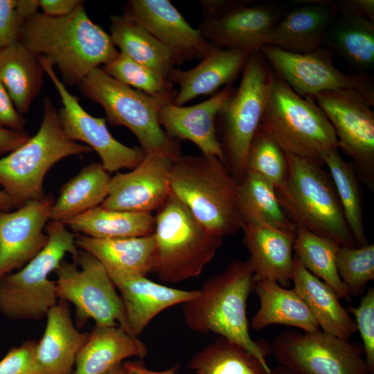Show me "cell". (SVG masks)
<instances>
[{
	"label": "cell",
	"mask_w": 374,
	"mask_h": 374,
	"mask_svg": "<svg viewBox=\"0 0 374 374\" xmlns=\"http://www.w3.org/2000/svg\"><path fill=\"white\" fill-rule=\"evenodd\" d=\"M19 42L59 69L64 84H78L118 53L110 35L87 15L83 2L67 15L37 12L21 27Z\"/></svg>",
	"instance_id": "1"
},
{
	"label": "cell",
	"mask_w": 374,
	"mask_h": 374,
	"mask_svg": "<svg viewBox=\"0 0 374 374\" xmlns=\"http://www.w3.org/2000/svg\"><path fill=\"white\" fill-rule=\"evenodd\" d=\"M254 283L249 259L234 260L221 273L208 278L195 298L182 304V314L190 330L213 332L235 341L269 367L267 348L254 341L249 333L246 308Z\"/></svg>",
	"instance_id": "2"
},
{
	"label": "cell",
	"mask_w": 374,
	"mask_h": 374,
	"mask_svg": "<svg viewBox=\"0 0 374 374\" xmlns=\"http://www.w3.org/2000/svg\"><path fill=\"white\" fill-rule=\"evenodd\" d=\"M170 182L172 193L212 233L223 238L241 229L239 181L219 158L181 155L173 163Z\"/></svg>",
	"instance_id": "3"
},
{
	"label": "cell",
	"mask_w": 374,
	"mask_h": 374,
	"mask_svg": "<svg viewBox=\"0 0 374 374\" xmlns=\"http://www.w3.org/2000/svg\"><path fill=\"white\" fill-rule=\"evenodd\" d=\"M287 172L276 188L279 204L296 226L356 247L330 173L308 160L285 152Z\"/></svg>",
	"instance_id": "4"
},
{
	"label": "cell",
	"mask_w": 374,
	"mask_h": 374,
	"mask_svg": "<svg viewBox=\"0 0 374 374\" xmlns=\"http://www.w3.org/2000/svg\"><path fill=\"white\" fill-rule=\"evenodd\" d=\"M272 73L260 127L283 152L323 167L338 150L332 124L313 96H300Z\"/></svg>",
	"instance_id": "5"
},
{
	"label": "cell",
	"mask_w": 374,
	"mask_h": 374,
	"mask_svg": "<svg viewBox=\"0 0 374 374\" xmlns=\"http://www.w3.org/2000/svg\"><path fill=\"white\" fill-rule=\"evenodd\" d=\"M152 272L178 283L199 276L222 244V238L202 224L171 191L154 215Z\"/></svg>",
	"instance_id": "6"
},
{
	"label": "cell",
	"mask_w": 374,
	"mask_h": 374,
	"mask_svg": "<svg viewBox=\"0 0 374 374\" xmlns=\"http://www.w3.org/2000/svg\"><path fill=\"white\" fill-rule=\"evenodd\" d=\"M43 106V117L37 134L0 159V186L21 206L28 201L46 196L44 177L56 163L69 156L92 151L65 134L58 111L48 97L44 98Z\"/></svg>",
	"instance_id": "7"
},
{
	"label": "cell",
	"mask_w": 374,
	"mask_h": 374,
	"mask_svg": "<svg viewBox=\"0 0 374 374\" xmlns=\"http://www.w3.org/2000/svg\"><path fill=\"white\" fill-rule=\"evenodd\" d=\"M48 240L27 264L0 278V312L8 318L40 319L57 303L55 281L48 278L66 253L75 260V234L62 222L51 220L45 227Z\"/></svg>",
	"instance_id": "8"
},
{
	"label": "cell",
	"mask_w": 374,
	"mask_h": 374,
	"mask_svg": "<svg viewBox=\"0 0 374 374\" xmlns=\"http://www.w3.org/2000/svg\"><path fill=\"white\" fill-rule=\"evenodd\" d=\"M78 86L85 98L103 107L112 125L128 128L145 154L161 151L175 159L181 155L179 143L166 134L159 121L161 104L172 100L133 89L99 67L93 69Z\"/></svg>",
	"instance_id": "9"
},
{
	"label": "cell",
	"mask_w": 374,
	"mask_h": 374,
	"mask_svg": "<svg viewBox=\"0 0 374 374\" xmlns=\"http://www.w3.org/2000/svg\"><path fill=\"white\" fill-rule=\"evenodd\" d=\"M238 88L218 113L225 162L240 181L252 139L260 125L269 91L272 71L260 51L249 54Z\"/></svg>",
	"instance_id": "10"
},
{
	"label": "cell",
	"mask_w": 374,
	"mask_h": 374,
	"mask_svg": "<svg viewBox=\"0 0 374 374\" xmlns=\"http://www.w3.org/2000/svg\"><path fill=\"white\" fill-rule=\"evenodd\" d=\"M55 272L57 298L75 305L79 326L92 319L97 326H120L131 334L123 301L96 257L79 250L74 262L62 260Z\"/></svg>",
	"instance_id": "11"
},
{
	"label": "cell",
	"mask_w": 374,
	"mask_h": 374,
	"mask_svg": "<svg viewBox=\"0 0 374 374\" xmlns=\"http://www.w3.org/2000/svg\"><path fill=\"white\" fill-rule=\"evenodd\" d=\"M271 350L279 366L299 374H371L361 346L320 329L282 332Z\"/></svg>",
	"instance_id": "12"
},
{
	"label": "cell",
	"mask_w": 374,
	"mask_h": 374,
	"mask_svg": "<svg viewBox=\"0 0 374 374\" xmlns=\"http://www.w3.org/2000/svg\"><path fill=\"white\" fill-rule=\"evenodd\" d=\"M335 130L338 149L348 157L357 177L374 186V105L353 89L320 92L313 96Z\"/></svg>",
	"instance_id": "13"
},
{
	"label": "cell",
	"mask_w": 374,
	"mask_h": 374,
	"mask_svg": "<svg viewBox=\"0 0 374 374\" xmlns=\"http://www.w3.org/2000/svg\"><path fill=\"white\" fill-rule=\"evenodd\" d=\"M271 71L301 97L353 89L374 105V84L364 75H348L335 65L332 52L321 47L299 54L264 45L260 49Z\"/></svg>",
	"instance_id": "14"
},
{
	"label": "cell",
	"mask_w": 374,
	"mask_h": 374,
	"mask_svg": "<svg viewBox=\"0 0 374 374\" xmlns=\"http://www.w3.org/2000/svg\"><path fill=\"white\" fill-rule=\"evenodd\" d=\"M38 59L62 99L63 106L58 114L65 134L74 141L85 143L95 150L108 172L136 168L145 155L143 150L140 147L127 146L116 140L109 132L105 118L94 117L86 112L78 98L69 93L57 76L53 66L44 58Z\"/></svg>",
	"instance_id": "15"
},
{
	"label": "cell",
	"mask_w": 374,
	"mask_h": 374,
	"mask_svg": "<svg viewBox=\"0 0 374 374\" xmlns=\"http://www.w3.org/2000/svg\"><path fill=\"white\" fill-rule=\"evenodd\" d=\"M177 159L161 151L146 153L132 171L112 177L100 207L113 211L151 213L171 193L170 177Z\"/></svg>",
	"instance_id": "16"
},
{
	"label": "cell",
	"mask_w": 374,
	"mask_h": 374,
	"mask_svg": "<svg viewBox=\"0 0 374 374\" xmlns=\"http://www.w3.org/2000/svg\"><path fill=\"white\" fill-rule=\"evenodd\" d=\"M55 201L50 193L14 211L0 212V278L22 268L46 246L44 229Z\"/></svg>",
	"instance_id": "17"
},
{
	"label": "cell",
	"mask_w": 374,
	"mask_h": 374,
	"mask_svg": "<svg viewBox=\"0 0 374 374\" xmlns=\"http://www.w3.org/2000/svg\"><path fill=\"white\" fill-rule=\"evenodd\" d=\"M123 16L153 35L183 62L202 60L215 47L168 0H130Z\"/></svg>",
	"instance_id": "18"
},
{
	"label": "cell",
	"mask_w": 374,
	"mask_h": 374,
	"mask_svg": "<svg viewBox=\"0 0 374 374\" xmlns=\"http://www.w3.org/2000/svg\"><path fill=\"white\" fill-rule=\"evenodd\" d=\"M257 2L215 19H202L197 29L206 40L217 48L250 53L260 51L286 11L280 4Z\"/></svg>",
	"instance_id": "19"
},
{
	"label": "cell",
	"mask_w": 374,
	"mask_h": 374,
	"mask_svg": "<svg viewBox=\"0 0 374 374\" xmlns=\"http://www.w3.org/2000/svg\"><path fill=\"white\" fill-rule=\"evenodd\" d=\"M235 89L231 84L225 86L206 100L188 107L177 106L172 101H164L159 108V123L172 139L190 141L202 153L216 157L225 162L215 121L219 112Z\"/></svg>",
	"instance_id": "20"
},
{
	"label": "cell",
	"mask_w": 374,
	"mask_h": 374,
	"mask_svg": "<svg viewBox=\"0 0 374 374\" xmlns=\"http://www.w3.org/2000/svg\"><path fill=\"white\" fill-rule=\"evenodd\" d=\"M121 294L131 334L140 335L159 313L195 298L196 290H182L157 283L145 276L106 269Z\"/></svg>",
	"instance_id": "21"
},
{
	"label": "cell",
	"mask_w": 374,
	"mask_h": 374,
	"mask_svg": "<svg viewBox=\"0 0 374 374\" xmlns=\"http://www.w3.org/2000/svg\"><path fill=\"white\" fill-rule=\"evenodd\" d=\"M297 2L302 5L286 12L271 31L265 45L299 54L321 48L328 28L338 15L336 2L328 0Z\"/></svg>",
	"instance_id": "22"
},
{
	"label": "cell",
	"mask_w": 374,
	"mask_h": 374,
	"mask_svg": "<svg viewBox=\"0 0 374 374\" xmlns=\"http://www.w3.org/2000/svg\"><path fill=\"white\" fill-rule=\"evenodd\" d=\"M250 53L215 46L196 66L189 70L175 68L169 80L179 87L172 103L183 106L201 95H210L222 86L231 85L242 71Z\"/></svg>",
	"instance_id": "23"
},
{
	"label": "cell",
	"mask_w": 374,
	"mask_h": 374,
	"mask_svg": "<svg viewBox=\"0 0 374 374\" xmlns=\"http://www.w3.org/2000/svg\"><path fill=\"white\" fill-rule=\"evenodd\" d=\"M243 242L254 280H271L287 287L294 267L295 234L262 224H243Z\"/></svg>",
	"instance_id": "24"
},
{
	"label": "cell",
	"mask_w": 374,
	"mask_h": 374,
	"mask_svg": "<svg viewBox=\"0 0 374 374\" xmlns=\"http://www.w3.org/2000/svg\"><path fill=\"white\" fill-rule=\"evenodd\" d=\"M37 358L46 374H71L76 357L88 339L73 325L67 302L60 300L46 314Z\"/></svg>",
	"instance_id": "25"
},
{
	"label": "cell",
	"mask_w": 374,
	"mask_h": 374,
	"mask_svg": "<svg viewBox=\"0 0 374 374\" xmlns=\"http://www.w3.org/2000/svg\"><path fill=\"white\" fill-rule=\"evenodd\" d=\"M291 281L293 289L308 307L320 330L350 341L357 332L355 321L341 305L335 292L309 272L294 256Z\"/></svg>",
	"instance_id": "26"
},
{
	"label": "cell",
	"mask_w": 374,
	"mask_h": 374,
	"mask_svg": "<svg viewBox=\"0 0 374 374\" xmlns=\"http://www.w3.org/2000/svg\"><path fill=\"white\" fill-rule=\"evenodd\" d=\"M147 355L143 342L121 326L96 325L76 357L73 374H105L127 358Z\"/></svg>",
	"instance_id": "27"
},
{
	"label": "cell",
	"mask_w": 374,
	"mask_h": 374,
	"mask_svg": "<svg viewBox=\"0 0 374 374\" xmlns=\"http://www.w3.org/2000/svg\"><path fill=\"white\" fill-rule=\"evenodd\" d=\"M253 290L260 301L250 323L253 330H260L272 324L296 327L303 332L320 329L308 307L293 288L265 279L255 281Z\"/></svg>",
	"instance_id": "28"
},
{
	"label": "cell",
	"mask_w": 374,
	"mask_h": 374,
	"mask_svg": "<svg viewBox=\"0 0 374 374\" xmlns=\"http://www.w3.org/2000/svg\"><path fill=\"white\" fill-rule=\"evenodd\" d=\"M75 244L96 257L105 269L145 276L152 271L155 254L153 234L114 239L75 234Z\"/></svg>",
	"instance_id": "29"
},
{
	"label": "cell",
	"mask_w": 374,
	"mask_h": 374,
	"mask_svg": "<svg viewBox=\"0 0 374 374\" xmlns=\"http://www.w3.org/2000/svg\"><path fill=\"white\" fill-rule=\"evenodd\" d=\"M44 73L38 57L21 42L0 49V81L21 114L39 93Z\"/></svg>",
	"instance_id": "30"
},
{
	"label": "cell",
	"mask_w": 374,
	"mask_h": 374,
	"mask_svg": "<svg viewBox=\"0 0 374 374\" xmlns=\"http://www.w3.org/2000/svg\"><path fill=\"white\" fill-rule=\"evenodd\" d=\"M110 36L120 53L169 79L176 65L183 63L166 46L123 15L110 16Z\"/></svg>",
	"instance_id": "31"
},
{
	"label": "cell",
	"mask_w": 374,
	"mask_h": 374,
	"mask_svg": "<svg viewBox=\"0 0 374 374\" xmlns=\"http://www.w3.org/2000/svg\"><path fill=\"white\" fill-rule=\"evenodd\" d=\"M112 177L101 163L93 162L60 189L51 211V220L64 222L93 209L105 201Z\"/></svg>",
	"instance_id": "32"
},
{
	"label": "cell",
	"mask_w": 374,
	"mask_h": 374,
	"mask_svg": "<svg viewBox=\"0 0 374 374\" xmlns=\"http://www.w3.org/2000/svg\"><path fill=\"white\" fill-rule=\"evenodd\" d=\"M73 232L99 239L141 237L152 234V213L108 210L100 206L65 220Z\"/></svg>",
	"instance_id": "33"
},
{
	"label": "cell",
	"mask_w": 374,
	"mask_h": 374,
	"mask_svg": "<svg viewBox=\"0 0 374 374\" xmlns=\"http://www.w3.org/2000/svg\"><path fill=\"white\" fill-rule=\"evenodd\" d=\"M238 202L243 224H262L296 233L277 198L276 188L259 175L247 170L239 181Z\"/></svg>",
	"instance_id": "34"
},
{
	"label": "cell",
	"mask_w": 374,
	"mask_h": 374,
	"mask_svg": "<svg viewBox=\"0 0 374 374\" xmlns=\"http://www.w3.org/2000/svg\"><path fill=\"white\" fill-rule=\"evenodd\" d=\"M328 28L324 42L354 67L374 66V22L355 15L338 13Z\"/></svg>",
	"instance_id": "35"
},
{
	"label": "cell",
	"mask_w": 374,
	"mask_h": 374,
	"mask_svg": "<svg viewBox=\"0 0 374 374\" xmlns=\"http://www.w3.org/2000/svg\"><path fill=\"white\" fill-rule=\"evenodd\" d=\"M188 367L195 374H271L272 370L240 344L220 336L199 350Z\"/></svg>",
	"instance_id": "36"
},
{
	"label": "cell",
	"mask_w": 374,
	"mask_h": 374,
	"mask_svg": "<svg viewBox=\"0 0 374 374\" xmlns=\"http://www.w3.org/2000/svg\"><path fill=\"white\" fill-rule=\"evenodd\" d=\"M340 245L336 242L296 227L294 256L312 275L328 285L339 299L350 301V296L337 269V254Z\"/></svg>",
	"instance_id": "37"
},
{
	"label": "cell",
	"mask_w": 374,
	"mask_h": 374,
	"mask_svg": "<svg viewBox=\"0 0 374 374\" xmlns=\"http://www.w3.org/2000/svg\"><path fill=\"white\" fill-rule=\"evenodd\" d=\"M324 166L328 168L357 246L366 245L368 242L364 228L361 197L354 167L343 159L338 150H332L326 156Z\"/></svg>",
	"instance_id": "38"
},
{
	"label": "cell",
	"mask_w": 374,
	"mask_h": 374,
	"mask_svg": "<svg viewBox=\"0 0 374 374\" xmlns=\"http://www.w3.org/2000/svg\"><path fill=\"white\" fill-rule=\"evenodd\" d=\"M102 69L119 82L150 96L173 101L176 95L168 78L120 52Z\"/></svg>",
	"instance_id": "39"
},
{
	"label": "cell",
	"mask_w": 374,
	"mask_h": 374,
	"mask_svg": "<svg viewBox=\"0 0 374 374\" xmlns=\"http://www.w3.org/2000/svg\"><path fill=\"white\" fill-rule=\"evenodd\" d=\"M246 167L247 170L259 175L276 188L285 177L287 161L285 152L260 126L250 145Z\"/></svg>",
	"instance_id": "40"
},
{
	"label": "cell",
	"mask_w": 374,
	"mask_h": 374,
	"mask_svg": "<svg viewBox=\"0 0 374 374\" xmlns=\"http://www.w3.org/2000/svg\"><path fill=\"white\" fill-rule=\"evenodd\" d=\"M336 263L350 296L361 294L366 284L374 280V244L360 247L340 246Z\"/></svg>",
	"instance_id": "41"
},
{
	"label": "cell",
	"mask_w": 374,
	"mask_h": 374,
	"mask_svg": "<svg viewBox=\"0 0 374 374\" xmlns=\"http://www.w3.org/2000/svg\"><path fill=\"white\" fill-rule=\"evenodd\" d=\"M347 311L355 317L364 357L371 374H374V288L368 289L357 307L347 305Z\"/></svg>",
	"instance_id": "42"
},
{
	"label": "cell",
	"mask_w": 374,
	"mask_h": 374,
	"mask_svg": "<svg viewBox=\"0 0 374 374\" xmlns=\"http://www.w3.org/2000/svg\"><path fill=\"white\" fill-rule=\"evenodd\" d=\"M37 345L27 341L12 348L0 361V374H46L37 358Z\"/></svg>",
	"instance_id": "43"
},
{
	"label": "cell",
	"mask_w": 374,
	"mask_h": 374,
	"mask_svg": "<svg viewBox=\"0 0 374 374\" xmlns=\"http://www.w3.org/2000/svg\"><path fill=\"white\" fill-rule=\"evenodd\" d=\"M17 0H0V49L19 42L24 21L17 10Z\"/></svg>",
	"instance_id": "44"
},
{
	"label": "cell",
	"mask_w": 374,
	"mask_h": 374,
	"mask_svg": "<svg viewBox=\"0 0 374 374\" xmlns=\"http://www.w3.org/2000/svg\"><path fill=\"white\" fill-rule=\"evenodd\" d=\"M26 118L15 108L6 89L0 81V127L24 131Z\"/></svg>",
	"instance_id": "45"
},
{
	"label": "cell",
	"mask_w": 374,
	"mask_h": 374,
	"mask_svg": "<svg viewBox=\"0 0 374 374\" xmlns=\"http://www.w3.org/2000/svg\"><path fill=\"white\" fill-rule=\"evenodd\" d=\"M256 0H201L199 1L204 20L220 18L241 6Z\"/></svg>",
	"instance_id": "46"
},
{
	"label": "cell",
	"mask_w": 374,
	"mask_h": 374,
	"mask_svg": "<svg viewBox=\"0 0 374 374\" xmlns=\"http://www.w3.org/2000/svg\"><path fill=\"white\" fill-rule=\"evenodd\" d=\"M336 3L338 13L355 15L374 22L373 0H339Z\"/></svg>",
	"instance_id": "47"
},
{
	"label": "cell",
	"mask_w": 374,
	"mask_h": 374,
	"mask_svg": "<svg viewBox=\"0 0 374 374\" xmlns=\"http://www.w3.org/2000/svg\"><path fill=\"white\" fill-rule=\"evenodd\" d=\"M30 138V136L24 130L17 131L0 127V154L15 150Z\"/></svg>",
	"instance_id": "48"
},
{
	"label": "cell",
	"mask_w": 374,
	"mask_h": 374,
	"mask_svg": "<svg viewBox=\"0 0 374 374\" xmlns=\"http://www.w3.org/2000/svg\"><path fill=\"white\" fill-rule=\"evenodd\" d=\"M83 1L80 0H39V6L44 14L54 17L69 15Z\"/></svg>",
	"instance_id": "49"
},
{
	"label": "cell",
	"mask_w": 374,
	"mask_h": 374,
	"mask_svg": "<svg viewBox=\"0 0 374 374\" xmlns=\"http://www.w3.org/2000/svg\"><path fill=\"white\" fill-rule=\"evenodd\" d=\"M127 374H177L178 365L167 370L157 371L148 368L143 362H126L123 364Z\"/></svg>",
	"instance_id": "50"
},
{
	"label": "cell",
	"mask_w": 374,
	"mask_h": 374,
	"mask_svg": "<svg viewBox=\"0 0 374 374\" xmlns=\"http://www.w3.org/2000/svg\"><path fill=\"white\" fill-rule=\"evenodd\" d=\"M39 0H17V10L25 22L37 12Z\"/></svg>",
	"instance_id": "51"
},
{
	"label": "cell",
	"mask_w": 374,
	"mask_h": 374,
	"mask_svg": "<svg viewBox=\"0 0 374 374\" xmlns=\"http://www.w3.org/2000/svg\"><path fill=\"white\" fill-rule=\"evenodd\" d=\"M21 206L3 190L0 188V212H8Z\"/></svg>",
	"instance_id": "52"
},
{
	"label": "cell",
	"mask_w": 374,
	"mask_h": 374,
	"mask_svg": "<svg viewBox=\"0 0 374 374\" xmlns=\"http://www.w3.org/2000/svg\"><path fill=\"white\" fill-rule=\"evenodd\" d=\"M271 374H299L292 371H290L283 366H278L274 369L271 370Z\"/></svg>",
	"instance_id": "53"
},
{
	"label": "cell",
	"mask_w": 374,
	"mask_h": 374,
	"mask_svg": "<svg viewBox=\"0 0 374 374\" xmlns=\"http://www.w3.org/2000/svg\"><path fill=\"white\" fill-rule=\"evenodd\" d=\"M105 374H127V373L123 368V364H121L114 367Z\"/></svg>",
	"instance_id": "54"
}]
</instances>
